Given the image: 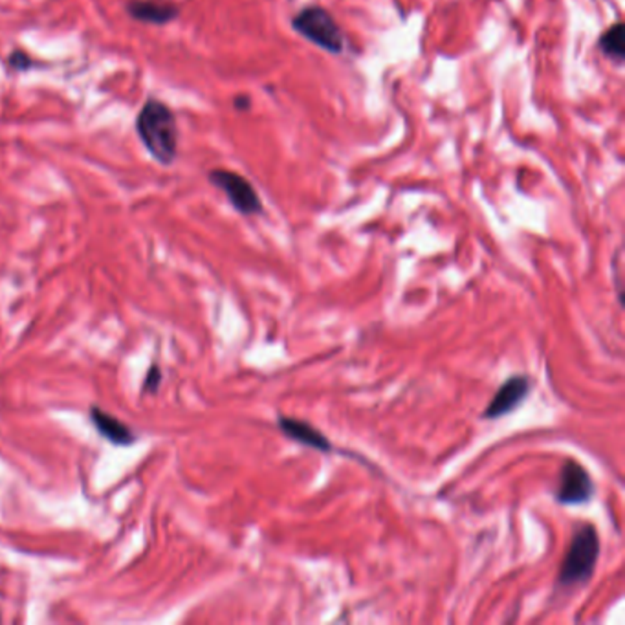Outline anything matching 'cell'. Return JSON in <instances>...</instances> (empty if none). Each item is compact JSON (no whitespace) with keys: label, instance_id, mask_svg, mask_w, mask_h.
I'll return each mask as SVG.
<instances>
[{"label":"cell","instance_id":"6da1fadb","mask_svg":"<svg viewBox=\"0 0 625 625\" xmlns=\"http://www.w3.org/2000/svg\"><path fill=\"white\" fill-rule=\"evenodd\" d=\"M136 130L143 146L164 165H169L176 158L178 129L174 114L158 100H149L138 114Z\"/></svg>","mask_w":625,"mask_h":625},{"label":"cell","instance_id":"7a4b0ae2","mask_svg":"<svg viewBox=\"0 0 625 625\" xmlns=\"http://www.w3.org/2000/svg\"><path fill=\"white\" fill-rule=\"evenodd\" d=\"M600 558V536L593 522H584L572 536L565 559L558 574V585L563 589L580 587L587 584Z\"/></svg>","mask_w":625,"mask_h":625},{"label":"cell","instance_id":"3957f363","mask_svg":"<svg viewBox=\"0 0 625 625\" xmlns=\"http://www.w3.org/2000/svg\"><path fill=\"white\" fill-rule=\"evenodd\" d=\"M292 28L323 52L340 56L345 52V37L335 19L321 6H307L292 19Z\"/></svg>","mask_w":625,"mask_h":625},{"label":"cell","instance_id":"277c9868","mask_svg":"<svg viewBox=\"0 0 625 625\" xmlns=\"http://www.w3.org/2000/svg\"><path fill=\"white\" fill-rule=\"evenodd\" d=\"M594 494L596 487L587 468L574 459L565 460L559 473L556 501L563 506H580L591 503Z\"/></svg>","mask_w":625,"mask_h":625},{"label":"cell","instance_id":"5b68a950","mask_svg":"<svg viewBox=\"0 0 625 625\" xmlns=\"http://www.w3.org/2000/svg\"><path fill=\"white\" fill-rule=\"evenodd\" d=\"M210 182L224 191L228 201L240 215L252 217L263 213V202L257 191L245 176L228 169H215L210 173Z\"/></svg>","mask_w":625,"mask_h":625},{"label":"cell","instance_id":"8992f818","mask_svg":"<svg viewBox=\"0 0 625 625\" xmlns=\"http://www.w3.org/2000/svg\"><path fill=\"white\" fill-rule=\"evenodd\" d=\"M532 391V379L524 374H515L508 378L503 386L497 389L496 397L487 406L483 418L485 420H499L508 413L515 411L526 397Z\"/></svg>","mask_w":625,"mask_h":625},{"label":"cell","instance_id":"52a82bcc","mask_svg":"<svg viewBox=\"0 0 625 625\" xmlns=\"http://www.w3.org/2000/svg\"><path fill=\"white\" fill-rule=\"evenodd\" d=\"M277 425L286 439H290L298 444H303L321 453L335 451L332 442L323 435V433L305 420H298L292 416H279Z\"/></svg>","mask_w":625,"mask_h":625},{"label":"cell","instance_id":"ba28073f","mask_svg":"<svg viewBox=\"0 0 625 625\" xmlns=\"http://www.w3.org/2000/svg\"><path fill=\"white\" fill-rule=\"evenodd\" d=\"M90 420H92L94 427L98 429L100 435L114 446H130L136 442L134 431L127 424H123L116 416L105 413L98 406L90 407Z\"/></svg>","mask_w":625,"mask_h":625},{"label":"cell","instance_id":"9c48e42d","mask_svg":"<svg viewBox=\"0 0 625 625\" xmlns=\"http://www.w3.org/2000/svg\"><path fill=\"white\" fill-rule=\"evenodd\" d=\"M127 12L132 19L149 24H165L178 17V10L174 6L146 3V0H134V3L127 6Z\"/></svg>","mask_w":625,"mask_h":625},{"label":"cell","instance_id":"30bf717a","mask_svg":"<svg viewBox=\"0 0 625 625\" xmlns=\"http://www.w3.org/2000/svg\"><path fill=\"white\" fill-rule=\"evenodd\" d=\"M598 46L602 54L614 65H623L625 61V26L621 21H618L616 24H612L611 28H607L600 40Z\"/></svg>","mask_w":625,"mask_h":625},{"label":"cell","instance_id":"8fae6325","mask_svg":"<svg viewBox=\"0 0 625 625\" xmlns=\"http://www.w3.org/2000/svg\"><path fill=\"white\" fill-rule=\"evenodd\" d=\"M162 383V371L158 365H153L146 376V381H143V391L155 395Z\"/></svg>","mask_w":625,"mask_h":625},{"label":"cell","instance_id":"7c38bea8","mask_svg":"<svg viewBox=\"0 0 625 625\" xmlns=\"http://www.w3.org/2000/svg\"><path fill=\"white\" fill-rule=\"evenodd\" d=\"M10 65H12L13 68H17V70H28V68L31 67V61H30V58H28L26 54H22V52H13L12 58H10Z\"/></svg>","mask_w":625,"mask_h":625},{"label":"cell","instance_id":"4fadbf2b","mask_svg":"<svg viewBox=\"0 0 625 625\" xmlns=\"http://www.w3.org/2000/svg\"><path fill=\"white\" fill-rule=\"evenodd\" d=\"M233 103H235V109H237V111H248L252 102H250L248 95H237Z\"/></svg>","mask_w":625,"mask_h":625}]
</instances>
